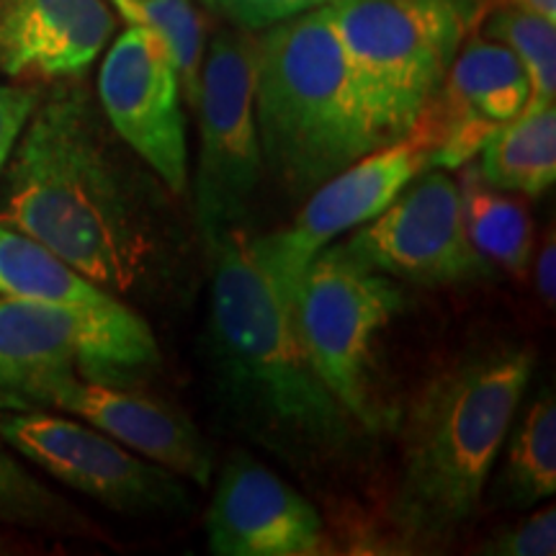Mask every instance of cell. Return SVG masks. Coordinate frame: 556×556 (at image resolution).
Here are the masks:
<instances>
[{
  "mask_svg": "<svg viewBox=\"0 0 556 556\" xmlns=\"http://www.w3.org/2000/svg\"><path fill=\"white\" fill-rule=\"evenodd\" d=\"M9 163L0 222L109 294L155 287L173 258L157 189L122 163L86 90L37 101Z\"/></svg>",
  "mask_w": 556,
  "mask_h": 556,
  "instance_id": "obj_1",
  "label": "cell"
},
{
  "mask_svg": "<svg viewBox=\"0 0 556 556\" xmlns=\"http://www.w3.org/2000/svg\"><path fill=\"white\" fill-rule=\"evenodd\" d=\"M208 348L227 413L261 446L304 467L343 458L356 420L319 379L294 312L240 227L206 242Z\"/></svg>",
  "mask_w": 556,
  "mask_h": 556,
  "instance_id": "obj_2",
  "label": "cell"
},
{
  "mask_svg": "<svg viewBox=\"0 0 556 556\" xmlns=\"http://www.w3.org/2000/svg\"><path fill=\"white\" fill-rule=\"evenodd\" d=\"M531 374V348L492 345L420 387L402 420L400 477L387 507L405 544H441L475 518Z\"/></svg>",
  "mask_w": 556,
  "mask_h": 556,
  "instance_id": "obj_3",
  "label": "cell"
},
{
  "mask_svg": "<svg viewBox=\"0 0 556 556\" xmlns=\"http://www.w3.org/2000/svg\"><path fill=\"white\" fill-rule=\"evenodd\" d=\"M255 116L263 163L294 199L381 148L328 5L263 29Z\"/></svg>",
  "mask_w": 556,
  "mask_h": 556,
  "instance_id": "obj_4",
  "label": "cell"
},
{
  "mask_svg": "<svg viewBox=\"0 0 556 556\" xmlns=\"http://www.w3.org/2000/svg\"><path fill=\"white\" fill-rule=\"evenodd\" d=\"M328 11L381 144L405 137L443 86L482 0H332Z\"/></svg>",
  "mask_w": 556,
  "mask_h": 556,
  "instance_id": "obj_5",
  "label": "cell"
},
{
  "mask_svg": "<svg viewBox=\"0 0 556 556\" xmlns=\"http://www.w3.org/2000/svg\"><path fill=\"white\" fill-rule=\"evenodd\" d=\"M157 364L155 332L119 296L96 309L0 296V409H52L78 371L127 387Z\"/></svg>",
  "mask_w": 556,
  "mask_h": 556,
  "instance_id": "obj_6",
  "label": "cell"
},
{
  "mask_svg": "<svg viewBox=\"0 0 556 556\" xmlns=\"http://www.w3.org/2000/svg\"><path fill=\"white\" fill-rule=\"evenodd\" d=\"M258 34L219 31L204 52L199 78V160L193 214L201 242L240 227L258 189L263 152L255 116Z\"/></svg>",
  "mask_w": 556,
  "mask_h": 556,
  "instance_id": "obj_7",
  "label": "cell"
},
{
  "mask_svg": "<svg viewBox=\"0 0 556 556\" xmlns=\"http://www.w3.org/2000/svg\"><path fill=\"white\" fill-rule=\"evenodd\" d=\"M392 278L319 253L291 299L304 351L332 397L368 433L384 426L374 389V338L402 307Z\"/></svg>",
  "mask_w": 556,
  "mask_h": 556,
  "instance_id": "obj_8",
  "label": "cell"
},
{
  "mask_svg": "<svg viewBox=\"0 0 556 556\" xmlns=\"http://www.w3.org/2000/svg\"><path fill=\"white\" fill-rule=\"evenodd\" d=\"M438 142L441 135L426 111L405 137L381 144L317 186L289 227L250 240L253 255L289 304L309 263L348 229L379 217L430 168Z\"/></svg>",
  "mask_w": 556,
  "mask_h": 556,
  "instance_id": "obj_9",
  "label": "cell"
},
{
  "mask_svg": "<svg viewBox=\"0 0 556 556\" xmlns=\"http://www.w3.org/2000/svg\"><path fill=\"white\" fill-rule=\"evenodd\" d=\"M0 441L70 490L124 516H180L191 505L178 475L80 417H60L50 409H5Z\"/></svg>",
  "mask_w": 556,
  "mask_h": 556,
  "instance_id": "obj_10",
  "label": "cell"
},
{
  "mask_svg": "<svg viewBox=\"0 0 556 556\" xmlns=\"http://www.w3.org/2000/svg\"><path fill=\"white\" fill-rule=\"evenodd\" d=\"M325 253L368 274L420 287H456L495 274L471 245L462 193L446 170L415 180L379 217Z\"/></svg>",
  "mask_w": 556,
  "mask_h": 556,
  "instance_id": "obj_11",
  "label": "cell"
},
{
  "mask_svg": "<svg viewBox=\"0 0 556 556\" xmlns=\"http://www.w3.org/2000/svg\"><path fill=\"white\" fill-rule=\"evenodd\" d=\"M99 101L122 142L180 197L189 186L186 116L176 67L155 34L129 26L109 47L99 73Z\"/></svg>",
  "mask_w": 556,
  "mask_h": 556,
  "instance_id": "obj_12",
  "label": "cell"
},
{
  "mask_svg": "<svg viewBox=\"0 0 556 556\" xmlns=\"http://www.w3.org/2000/svg\"><path fill=\"white\" fill-rule=\"evenodd\" d=\"M204 523L208 548L217 556L325 552V523L317 507L248 451L227 458Z\"/></svg>",
  "mask_w": 556,
  "mask_h": 556,
  "instance_id": "obj_13",
  "label": "cell"
},
{
  "mask_svg": "<svg viewBox=\"0 0 556 556\" xmlns=\"http://www.w3.org/2000/svg\"><path fill=\"white\" fill-rule=\"evenodd\" d=\"M52 409L80 417L180 479L201 486L212 479V448L184 409L170 402L129 387L73 379L60 389Z\"/></svg>",
  "mask_w": 556,
  "mask_h": 556,
  "instance_id": "obj_14",
  "label": "cell"
},
{
  "mask_svg": "<svg viewBox=\"0 0 556 556\" xmlns=\"http://www.w3.org/2000/svg\"><path fill=\"white\" fill-rule=\"evenodd\" d=\"M116 31L106 0H0V75L78 78Z\"/></svg>",
  "mask_w": 556,
  "mask_h": 556,
  "instance_id": "obj_15",
  "label": "cell"
},
{
  "mask_svg": "<svg viewBox=\"0 0 556 556\" xmlns=\"http://www.w3.org/2000/svg\"><path fill=\"white\" fill-rule=\"evenodd\" d=\"M531 101V80L513 50L490 39H475L456 52L441 90L426 109L438 135L448 124L477 119L500 124L516 119Z\"/></svg>",
  "mask_w": 556,
  "mask_h": 556,
  "instance_id": "obj_16",
  "label": "cell"
},
{
  "mask_svg": "<svg viewBox=\"0 0 556 556\" xmlns=\"http://www.w3.org/2000/svg\"><path fill=\"white\" fill-rule=\"evenodd\" d=\"M477 170L497 191L541 197L556 180V109L528 106L516 119L500 124L479 150Z\"/></svg>",
  "mask_w": 556,
  "mask_h": 556,
  "instance_id": "obj_17",
  "label": "cell"
},
{
  "mask_svg": "<svg viewBox=\"0 0 556 556\" xmlns=\"http://www.w3.org/2000/svg\"><path fill=\"white\" fill-rule=\"evenodd\" d=\"M0 296L62 309H96L114 299L50 248L5 222H0Z\"/></svg>",
  "mask_w": 556,
  "mask_h": 556,
  "instance_id": "obj_18",
  "label": "cell"
},
{
  "mask_svg": "<svg viewBox=\"0 0 556 556\" xmlns=\"http://www.w3.org/2000/svg\"><path fill=\"white\" fill-rule=\"evenodd\" d=\"M462 208L467 235L486 263L510 274H523L533 253L531 217L516 199L486 186L475 165L467 163L462 184Z\"/></svg>",
  "mask_w": 556,
  "mask_h": 556,
  "instance_id": "obj_19",
  "label": "cell"
},
{
  "mask_svg": "<svg viewBox=\"0 0 556 556\" xmlns=\"http://www.w3.org/2000/svg\"><path fill=\"white\" fill-rule=\"evenodd\" d=\"M503 469L505 500L513 507L544 503L556 492V402L552 389L541 392L531 407L507 430Z\"/></svg>",
  "mask_w": 556,
  "mask_h": 556,
  "instance_id": "obj_20",
  "label": "cell"
},
{
  "mask_svg": "<svg viewBox=\"0 0 556 556\" xmlns=\"http://www.w3.org/2000/svg\"><path fill=\"white\" fill-rule=\"evenodd\" d=\"M129 26H142L163 41L176 67L180 96L197 106L206 52V18L193 0H109Z\"/></svg>",
  "mask_w": 556,
  "mask_h": 556,
  "instance_id": "obj_21",
  "label": "cell"
},
{
  "mask_svg": "<svg viewBox=\"0 0 556 556\" xmlns=\"http://www.w3.org/2000/svg\"><path fill=\"white\" fill-rule=\"evenodd\" d=\"M484 34L505 45L523 62L531 80L533 106H546L556 99V21H548L533 11L495 5L484 21Z\"/></svg>",
  "mask_w": 556,
  "mask_h": 556,
  "instance_id": "obj_22",
  "label": "cell"
},
{
  "mask_svg": "<svg viewBox=\"0 0 556 556\" xmlns=\"http://www.w3.org/2000/svg\"><path fill=\"white\" fill-rule=\"evenodd\" d=\"M0 523L47 528V531H86V518L54 495L37 477H31L9 446L0 441Z\"/></svg>",
  "mask_w": 556,
  "mask_h": 556,
  "instance_id": "obj_23",
  "label": "cell"
},
{
  "mask_svg": "<svg viewBox=\"0 0 556 556\" xmlns=\"http://www.w3.org/2000/svg\"><path fill=\"white\" fill-rule=\"evenodd\" d=\"M556 552V510L554 505L505 528L484 541L479 554L486 556H552Z\"/></svg>",
  "mask_w": 556,
  "mask_h": 556,
  "instance_id": "obj_24",
  "label": "cell"
},
{
  "mask_svg": "<svg viewBox=\"0 0 556 556\" xmlns=\"http://www.w3.org/2000/svg\"><path fill=\"white\" fill-rule=\"evenodd\" d=\"M204 3L217 9L235 26L263 31L278 24V21L319 9V5H328L332 0H204Z\"/></svg>",
  "mask_w": 556,
  "mask_h": 556,
  "instance_id": "obj_25",
  "label": "cell"
},
{
  "mask_svg": "<svg viewBox=\"0 0 556 556\" xmlns=\"http://www.w3.org/2000/svg\"><path fill=\"white\" fill-rule=\"evenodd\" d=\"M37 101V93H31V90L0 83V176H3L5 165H9L11 152L16 148L21 131L29 122Z\"/></svg>",
  "mask_w": 556,
  "mask_h": 556,
  "instance_id": "obj_26",
  "label": "cell"
},
{
  "mask_svg": "<svg viewBox=\"0 0 556 556\" xmlns=\"http://www.w3.org/2000/svg\"><path fill=\"white\" fill-rule=\"evenodd\" d=\"M536 287L539 294L548 307H554V299H556V240L554 232H548V238L541 248L539 261H536Z\"/></svg>",
  "mask_w": 556,
  "mask_h": 556,
  "instance_id": "obj_27",
  "label": "cell"
},
{
  "mask_svg": "<svg viewBox=\"0 0 556 556\" xmlns=\"http://www.w3.org/2000/svg\"><path fill=\"white\" fill-rule=\"evenodd\" d=\"M492 5H513V9L533 11L548 21H556V0H484V9Z\"/></svg>",
  "mask_w": 556,
  "mask_h": 556,
  "instance_id": "obj_28",
  "label": "cell"
}]
</instances>
